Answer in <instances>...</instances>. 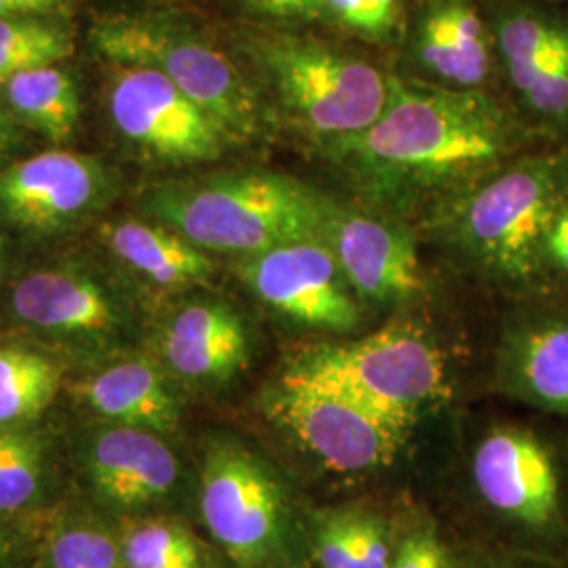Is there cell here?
Returning <instances> with one entry per match:
<instances>
[{"label":"cell","instance_id":"obj_1","mask_svg":"<svg viewBox=\"0 0 568 568\" xmlns=\"http://www.w3.org/2000/svg\"><path fill=\"white\" fill-rule=\"evenodd\" d=\"M518 145V124L485 93L392 77L379 119L331 152L368 187L426 192L497 169Z\"/></svg>","mask_w":568,"mask_h":568},{"label":"cell","instance_id":"obj_2","mask_svg":"<svg viewBox=\"0 0 568 568\" xmlns=\"http://www.w3.org/2000/svg\"><path fill=\"white\" fill-rule=\"evenodd\" d=\"M325 194L283 173L244 169L145 190L142 209L206 253L255 255L276 244L318 239Z\"/></svg>","mask_w":568,"mask_h":568},{"label":"cell","instance_id":"obj_3","mask_svg":"<svg viewBox=\"0 0 568 568\" xmlns=\"http://www.w3.org/2000/svg\"><path fill=\"white\" fill-rule=\"evenodd\" d=\"M89 41L116 65L161 72L217 122L232 143L262 129V105L239 65L194 28L163 13H110L91 26Z\"/></svg>","mask_w":568,"mask_h":568},{"label":"cell","instance_id":"obj_4","mask_svg":"<svg viewBox=\"0 0 568 568\" xmlns=\"http://www.w3.org/2000/svg\"><path fill=\"white\" fill-rule=\"evenodd\" d=\"M244 47L286 116L314 138L358 135L386 108L392 77L344 49L286 32L246 34Z\"/></svg>","mask_w":568,"mask_h":568},{"label":"cell","instance_id":"obj_5","mask_svg":"<svg viewBox=\"0 0 568 568\" xmlns=\"http://www.w3.org/2000/svg\"><path fill=\"white\" fill-rule=\"evenodd\" d=\"M568 199V156L511 164L467 196L457 236L476 262L511 283H527L544 262L549 227Z\"/></svg>","mask_w":568,"mask_h":568},{"label":"cell","instance_id":"obj_6","mask_svg":"<svg viewBox=\"0 0 568 568\" xmlns=\"http://www.w3.org/2000/svg\"><path fill=\"white\" fill-rule=\"evenodd\" d=\"M286 371L335 387L408 429L422 406L447 394V365L440 349L408 325L386 326L347 344L310 347Z\"/></svg>","mask_w":568,"mask_h":568},{"label":"cell","instance_id":"obj_7","mask_svg":"<svg viewBox=\"0 0 568 568\" xmlns=\"http://www.w3.org/2000/svg\"><path fill=\"white\" fill-rule=\"evenodd\" d=\"M199 504L204 527L236 567L267 568L281 558L288 532L283 483L239 438H209Z\"/></svg>","mask_w":568,"mask_h":568},{"label":"cell","instance_id":"obj_8","mask_svg":"<svg viewBox=\"0 0 568 568\" xmlns=\"http://www.w3.org/2000/svg\"><path fill=\"white\" fill-rule=\"evenodd\" d=\"M474 485L493 514L544 544L568 539V467L528 427L490 429L474 453Z\"/></svg>","mask_w":568,"mask_h":568},{"label":"cell","instance_id":"obj_9","mask_svg":"<svg viewBox=\"0 0 568 568\" xmlns=\"http://www.w3.org/2000/svg\"><path fill=\"white\" fill-rule=\"evenodd\" d=\"M11 316L44 342L112 356L135 328L133 307L95 270L51 264L28 270L9 295Z\"/></svg>","mask_w":568,"mask_h":568},{"label":"cell","instance_id":"obj_10","mask_svg":"<svg viewBox=\"0 0 568 568\" xmlns=\"http://www.w3.org/2000/svg\"><path fill=\"white\" fill-rule=\"evenodd\" d=\"M265 405L278 426L335 471H366L392 464L408 434V427L344 392L288 371L267 392Z\"/></svg>","mask_w":568,"mask_h":568},{"label":"cell","instance_id":"obj_11","mask_svg":"<svg viewBox=\"0 0 568 568\" xmlns=\"http://www.w3.org/2000/svg\"><path fill=\"white\" fill-rule=\"evenodd\" d=\"M72 467L93 508L112 518H142L166 508L182 488V462L166 436L95 422L70 447Z\"/></svg>","mask_w":568,"mask_h":568},{"label":"cell","instance_id":"obj_12","mask_svg":"<svg viewBox=\"0 0 568 568\" xmlns=\"http://www.w3.org/2000/svg\"><path fill=\"white\" fill-rule=\"evenodd\" d=\"M108 114L126 142L161 163H211L234 145L199 103L150 68L114 63Z\"/></svg>","mask_w":568,"mask_h":568},{"label":"cell","instance_id":"obj_13","mask_svg":"<svg viewBox=\"0 0 568 568\" xmlns=\"http://www.w3.org/2000/svg\"><path fill=\"white\" fill-rule=\"evenodd\" d=\"M239 276L267 307L300 325L347 333L361 323L352 286L321 239L239 257Z\"/></svg>","mask_w":568,"mask_h":568},{"label":"cell","instance_id":"obj_14","mask_svg":"<svg viewBox=\"0 0 568 568\" xmlns=\"http://www.w3.org/2000/svg\"><path fill=\"white\" fill-rule=\"evenodd\" d=\"M108 194L105 166L72 150H47L0 169V220L28 234L63 232Z\"/></svg>","mask_w":568,"mask_h":568},{"label":"cell","instance_id":"obj_15","mask_svg":"<svg viewBox=\"0 0 568 568\" xmlns=\"http://www.w3.org/2000/svg\"><path fill=\"white\" fill-rule=\"evenodd\" d=\"M318 239L347 284L368 302H405L424 288L417 248L400 227L326 199Z\"/></svg>","mask_w":568,"mask_h":568},{"label":"cell","instance_id":"obj_16","mask_svg":"<svg viewBox=\"0 0 568 568\" xmlns=\"http://www.w3.org/2000/svg\"><path fill=\"white\" fill-rule=\"evenodd\" d=\"M163 366L194 386H217L248 363L251 344L241 314L222 300H196L173 310L159 328Z\"/></svg>","mask_w":568,"mask_h":568},{"label":"cell","instance_id":"obj_17","mask_svg":"<svg viewBox=\"0 0 568 568\" xmlns=\"http://www.w3.org/2000/svg\"><path fill=\"white\" fill-rule=\"evenodd\" d=\"M72 396L98 422L142 427L163 436L178 432L182 405L169 371L142 354H116L72 384Z\"/></svg>","mask_w":568,"mask_h":568},{"label":"cell","instance_id":"obj_18","mask_svg":"<svg viewBox=\"0 0 568 568\" xmlns=\"http://www.w3.org/2000/svg\"><path fill=\"white\" fill-rule=\"evenodd\" d=\"M413 47L419 63L448 87L474 89L487 81V30L474 0H426Z\"/></svg>","mask_w":568,"mask_h":568},{"label":"cell","instance_id":"obj_19","mask_svg":"<svg viewBox=\"0 0 568 568\" xmlns=\"http://www.w3.org/2000/svg\"><path fill=\"white\" fill-rule=\"evenodd\" d=\"M102 234L110 255L143 283L185 288L213 276L206 251L154 220H116L103 225Z\"/></svg>","mask_w":568,"mask_h":568},{"label":"cell","instance_id":"obj_20","mask_svg":"<svg viewBox=\"0 0 568 568\" xmlns=\"http://www.w3.org/2000/svg\"><path fill=\"white\" fill-rule=\"evenodd\" d=\"M506 382L530 405L568 415V316L518 328L506 347Z\"/></svg>","mask_w":568,"mask_h":568},{"label":"cell","instance_id":"obj_21","mask_svg":"<svg viewBox=\"0 0 568 568\" xmlns=\"http://www.w3.org/2000/svg\"><path fill=\"white\" fill-rule=\"evenodd\" d=\"M60 447L37 424L0 427V516L47 508L58 490Z\"/></svg>","mask_w":568,"mask_h":568},{"label":"cell","instance_id":"obj_22","mask_svg":"<svg viewBox=\"0 0 568 568\" xmlns=\"http://www.w3.org/2000/svg\"><path fill=\"white\" fill-rule=\"evenodd\" d=\"M0 91L21 124L44 140L65 143L77 133L81 91L72 74L58 63L20 72L2 82Z\"/></svg>","mask_w":568,"mask_h":568},{"label":"cell","instance_id":"obj_23","mask_svg":"<svg viewBox=\"0 0 568 568\" xmlns=\"http://www.w3.org/2000/svg\"><path fill=\"white\" fill-rule=\"evenodd\" d=\"M108 518L91 504L55 509L39 546L42 568H126L121 528Z\"/></svg>","mask_w":568,"mask_h":568},{"label":"cell","instance_id":"obj_24","mask_svg":"<svg viewBox=\"0 0 568 568\" xmlns=\"http://www.w3.org/2000/svg\"><path fill=\"white\" fill-rule=\"evenodd\" d=\"M63 386V365L51 354L0 345V427L37 424Z\"/></svg>","mask_w":568,"mask_h":568},{"label":"cell","instance_id":"obj_25","mask_svg":"<svg viewBox=\"0 0 568 568\" xmlns=\"http://www.w3.org/2000/svg\"><path fill=\"white\" fill-rule=\"evenodd\" d=\"M495 39L514 84L568 51V21L541 11L518 9L499 18Z\"/></svg>","mask_w":568,"mask_h":568},{"label":"cell","instance_id":"obj_26","mask_svg":"<svg viewBox=\"0 0 568 568\" xmlns=\"http://www.w3.org/2000/svg\"><path fill=\"white\" fill-rule=\"evenodd\" d=\"M74 53V34L58 16L0 18V84Z\"/></svg>","mask_w":568,"mask_h":568},{"label":"cell","instance_id":"obj_27","mask_svg":"<svg viewBox=\"0 0 568 568\" xmlns=\"http://www.w3.org/2000/svg\"><path fill=\"white\" fill-rule=\"evenodd\" d=\"M314 554L323 568H389L392 562L386 528L358 511L326 518L316 532Z\"/></svg>","mask_w":568,"mask_h":568},{"label":"cell","instance_id":"obj_28","mask_svg":"<svg viewBox=\"0 0 568 568\" xmlns=\"http://www.w3.org/2000/svg\"><path fill=\"white\" fill-rule=\"evenodd\" d=\"M119 528L126 568H204L201 544L173 520L142 516Z\"/></svg>","mask_w":568,"mask_h":568},{"label":"cell","instance_id":"obj_29","mask_svg":"<svg viewBox=\"0 0 568 568\" xmlns=\"http://www.w3.org/2000/svg\"><path fill=\"white\" fill-rule=\"evenodd\" d=\"M514 87L537 116L565 121L568 119V51L523 81L514 82Z\"/></svg>","mask_w":568,"mask_h":568},{"label":"cell","instance_id":"obj_30","mask_svg":"<svg viewBox=\"0 0 568 568\" xmlns=\"http://www.w3.org/2000/svg\"><path fill=\"white\" fill-rule=\"evenodd\" d=\"M325 16L368 39H387L400 23V0H325Z\"/></svg>","mask_w":568,"mask_h":568},{"label":"cell","instance_id":"obj_31","mask_svg":"<svg viewBox=\"0 0 568 568\" xmlns=\"http://www.w3.org/2000/svg\"><path fill=\"white\" fill-rule=\"evenodd\" d=\"M389 568H450L448 554L434 530L422 528L406 537L392 556Z\"/></svg>","mask_w":568,"mask_h":568},{"label":"cell","instance_id":"obj_32","mask_svg":"<svg viewBox=\"0 0 568 568\" xmlns=\"http://www.w3.org/2000/svg\"><path fill=\"white\" fill-rule=\"evenodd\" d=\"M32 537L16 518L0 516V568H23Z\"/></svg>","mask_w":568,"mask_h":568},{"label":"cell","instance_id":"obj_33","mask_svg":"<svg viewBox=\"0 0 568 568\" xmlns=\"http://www.w3.org/2000/svg\"><path fill=\"white\" fill-rule=\"evenodd\" d=\"M544 262L554 270L568 274V199L556 213L551 227H549L546 246H544Z\"/></svg>","mask_w":568,"mask_h":568},{"label":"cell","instance_id":"obj_34","mask_svg":"<svg viewBox=\"0 0 568 568\" xmlns=\"http://www.w3.org/2000/svg\"><path fill=\"white\" fill-rule=\"evenodd\" d=\"M74 0H0V18L58 16Z\"/></svg>","mask_w":568,"mask_h":568},{"label":"cell","instance_id":"obj_35","mask_svg":"<svg viewBox=\"0 0 568 568\" xmlns=\"http://www.w3.org/2000/svg\"><path fill=\"white\" fill-rule=\"evenodd\" d=\"M23 124L13 114L0 91V161H7L23 142Z\"/></svg>","mask_w":568,"mask_h":568},{"label":"cell","instance_id":"obj_36","mask_svg":"<svg viewBox=\"0 0 568 568\" xmlns=\"http://www.w3.org/2000/svg\"><path fill=\"white\" fill-rule=\"evenodd\" d=\"M251 13L272 20H295L291 0H241Z\"/></svg>","mask_w":568,"mask_h":568},{"label":"cell","instance_id":"obj_37","mask_svg":"<svg viewBox=\"0 0 568 568\" xmlns=\"http://www.w3.org/2000/svg\"><path fill=\"white\" fill-rule=\"evenodd\" d=\"M295 20H321L325 16V0H291Z\"/></svg>","mask_w":568,"mask_h":568},{"label":"cell","instance_id":"obj_38","mask_svg":"<svg viewBox=\"0 0 568 568\" xmlns=\"http://www.w3.org/2000/svg\"><path fill=\"white\" fill-rule=\"evenodd\" d=\"M4 270H7V241L4 236H0V281L4 276Z\"/></svg>","mask_w":568,"mask_h":568},{"label":"cell","instance_id":"obj_39","mask_svg":"<svg viewBox=\"0 0 568 568\" xmlns=\"http://www.w3.org/2000/svg\"><path fill=\"white\" fill-rule=\"evenodd\" d=\"M499 568H539V567H523V565H511V567H499Z\"/></svg>","mask_w":568,"mask_h":568},{"label":"cell","instance_id":"obj_40","mask_svg":"<svg viewBox=\"0 0 568 568\" xmlns=\"http://www.w3.org/2000/svg\"><path fill=\"white\" fill-rule=\"evenodd\" d=\"M565 2H568V0H565Z\"/></svg>","mask_w":568,"mask_h":568}]
</instances>
